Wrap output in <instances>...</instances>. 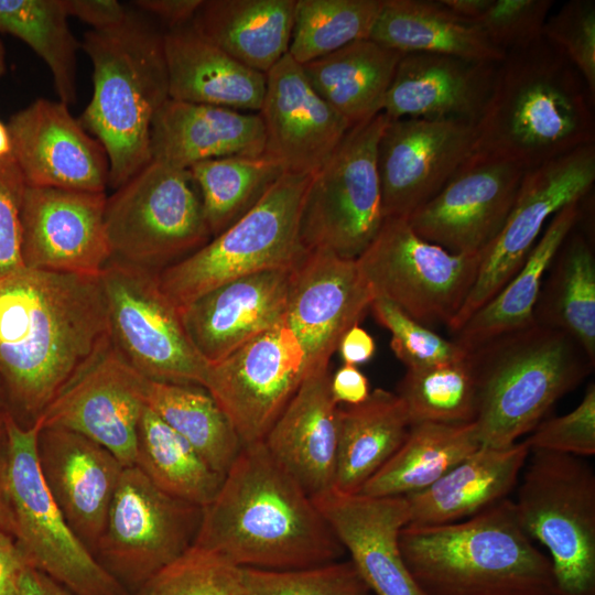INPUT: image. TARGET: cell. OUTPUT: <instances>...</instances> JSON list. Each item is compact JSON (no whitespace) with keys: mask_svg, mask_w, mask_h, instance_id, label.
<instances>
[{"mask_svg":"<svg viewBox=\"0 0 595 595\" xmlns=\"http://www.w3.org/2000/svg\"><path fill=\"white\" fill-rule=\"evenodd\" d=\"M594 101L575 67L541 36L497 65L470 154L529 170L594 144Z\"/></svg>","mask_w":595,"mask_h":595,"instance_id":"obj_3","label":"cell"},{"mask_svg":"<svg viewBox=\"0 0 595 595\" xmlns=\"http://www.w3.org/2000/svg\"><path fill=\"white\" fill-rule=\"evenodd\" d=\"M483 252L454 253L420 237L404 217H387L356 259L374 291L431 328H447L478 274Z\"/></svg>","mask_w":595,"mask_h":595,"instance_id":"obj_12","label":"cell"},{"mask_svg":"<svg viewBox=\"0 0 595 595\" xmlns=\"http://www.w3.org/2000/svg\"><path fill=\"white\" fill-rule=\"evenodd\" d=\"M498 64L407 53L397 65L382 112L390 120L420 118L476 123Z\"/></svg>","mask_w":595,"mask_h":595,"instance_id":"obj_27","label":"cell"},{"mask_svg":"<svg viewBox=\"0 0 595 595\" xmlns=\"http://www.w3.org/2000/svg\"><path fill=\"white\" fill-rule=\"evenodd\" d=\"M151 161L188 170L226 156L264 153L266 131L259 112L169 98L151 128Z\"/></svg>","mask_w":595,"mask_h":595,"instance_id":"obj_29","label":"cell"},{"mask_svg":"<svg viewBox=\"0 0 595 595\" xmlns=\"http://www.w3.org/2000/svg\"><path fill=\"white\" fill-rule=\"evenodd\" d=\"M99 279L111 344L121 357L147 379L203 387L208 364L162 290L159 271L110 259Z\"/></svg>","mask_w":595,"mask_h":595,"instance_id":"obj_13","label":"cell"},{"mask_svg":"<svg viewBox=\"0 0 595 595\" xmlns=\"http://www.w3.org/2000/svg\"><path fill=\"white\" fill-rule=\"evenodd\" d=\"M331 392L337 404L356 405L370 394V383L357 366L343 364L331 376Z\"/></svg>","mask_w":595,"mask_h":595,"instance_id":"obj_53","label":"cell"},{"mask_svg":"<svg viewBox=\"0 0 595 595\" xmlns=\"http://www.w3.org/2000/svg\"><path fill=\"white\" fill-rule=\"evenodd\" d=\"M291 271L240 277L180 307L187 336L208 365L285 322Z\"/></svg>","mask_w":595,"mask_h":595,"instance_id":"obj_26","label":"cell"},{"mask_svg":"<svg viewBox=\"0 0 595 595\" xmlns=\"http://www.w3.org/2000/svg\"><path fill=\"white\" fill-rule=\"evenodd\" d=\"M307 174L284 173L241 218L206 245L162 269V290L183 307L248 274L293 270L309 253L300 235Z\"/></svg>","mask_w":595,"mask_h":595,"instance_id":"obj_7","label":"cell"},{"mask_svg":"<svg viewBox=\"0 0 595 595\" xmlns=\"http://www.w3.org/2000/svg\"><path fill=\"white\" fill-rule=\"evenodd\" d=\"M7 125L28 186L105 192L107 153L66 104L39 98L13 113Z\"/></svg>","mask_w":595,"mask_h":595,"instance_id":"obj_22","label":"cell"},{"mask_svg":"<svg viewBox=\"0 0 595 595\" xmlns=\"http://www.w3.org/2000/svg\"><path fill=\"white\" fill-rule=\"evenodd\" d=\"M7 493L13 537L29 566L75 595H130L68 526L43 479L36 452L41 423L20 426L7 412Z\"/></svg>","mask_w":595,"mask_h":595,"instance_id":"obj_11","label":"cell"},{"mask_svg":"<svg viewBox=\"0 0 595 595\" xmlns=\"http://www.w3.org/2000/svg\"><path fill=\"white\" fill-rule=\"evenodd\" d=\"M526 443L480 446L431 486L404 496L407 526H439L467 519L508 498L529 457Z\"/></svg>","mask_w":595,"mask_h":595,"instance_id":"obj_31","label":"cell"},{"mask_svg":"<svg viewBox=\"0 0 595 595\" xmlns=\"http://www.w3.org/2000/svg\"><path fill=\"white\" fill-rule=\"evenodd\" d=\"M63 0H0V32L29 45L48 67L58 100H77L78 42Z\"/></svg>","mask_w":595,"mask_h":595,"instance_id":"obj_42","label":"cell"},{"mask_svg":"<svg viewBox=\"0 0 595 595\" xmlns=\"http://www.w3.org/2000/svg\"><path fill=\"white\" fill-rule=\"evenodd\" d=\"M369 39L402 54L447 55L489 64H499L506 56L477 25L440 0H383Z\"/></svg>","mask_w":595,"mask_h":595,"instance_id":"obj_33","label":"cell"},{"mask_svg":"<svg viewBox=\"0 0 595 595\" xmlns=\"http://www.w3.org/2000/svg\"><path fill=\"white\" fill-rule=\"evenodd\" d=\"M193 544L240 567L260 570L309 567L345 553L313 498L263 442L242 445L203 508Z\"/></svg>","mask_w":595,"mask_h":595,"instance_id":"obj_2","label":"cell"},{"mask_svg":"<svg viewBox=\"0 0 595 595\" xmlns=\"http://www.w3.org/2000/svg\"><path fill=\"white\" fill-rule=\"evenodd\" d=\"M574 228L548 269L533 320L570 335L595 361V257L587 237Z\"/></svg>","mask_w":595,"mask_h":595,"instance_id":"obj_38","label":"cell"},{"mask_svg":"<svg viewBox=\"0 0 595 595\" xmlns=\"http://www.w3.org/2000/svg\"><path fill=\"white\" fill-rule=\"evenodd\" d=\"M188 171L198 190L212 238L247 214L285 173L266 153L206 160Z\"/></svg>","mask_w":595,"mask_h":595,"instance_id":"obj_41","label":"cell"},{"mask_svg":"<svg viewBox=\"0 0 595 595\" xmlns=\"http://www.w3.org/2000/svg\"><path fill=\"white\" fill-rule=\"evenodd\" d=\"M306 376L303 347L284 322L208 365L203 387L248 445L263 441Z\"/></svg>","mask_w":595,"mask_h":595,"instance_id":"obj_16","label":"cell"},{"mask_svg":"<svg viewBox=\"0 0 595 595\" xmlns=\"http://www.w3.org/2000/svg\"><path fill=\"white\" fill-rule=\"evenodd\" d=\"M25 186L14 158L0 162V280L24 268L21 206Z\"/></svg>","mask_w":595,"mask_h":595,"instance_id":"obj_51","label":"cell"},{"mask_svg":"<svg viewBox=\"0 0 595 595\" xmlns=\"http://www.w3.org/2000/svg\"><path fill=\"white\" fill-rule=\"evenodd\" d=\"M7 69V62H6V50L4 45L0 40V78L4 75Z\"/></svg>","mask_w":595,"mask_h":595,"instance_id":"obj_60","label":"cell"},{"mask_svg":"<svg viewBox=\"0 0 595 595\" xmlns=\"http://www.w3.org/2000/svg\"><path fill=\"white\" fill-rule=\"evenodd\" d=\"M527 170L469 154L446 184L407 220L423 239L454 253H480L500 231Z\"/></svg>","mask_w":595,"mask_h":595,"instance_id":"obj_17","label":"cell"},{"mask_svg":"<svg viewBox=\"0 0 595 595\" xmlns=\"http://www.w3.org/2000/svg\"><path fill=\"white\" fill-rule=\"evenodd\" d=\"M383 0H296L288 54L300 65L369 39Z\"/></svg>","mask_w":595,"mask_h":595,"instance_id":"obj_43","label":"cell"},{"mask_svg":"<svg viewBox=\"0 0 595 595\" xmlns=\"http://www.w3.org/2000/svg\"><path fill=\"white\" fill-rule=\"evenodd\" d=\"M542 37L575 67L595 98V1L563 4L547 19Z\"/></svg>","mask_w":595,"mask_h":595,"instance_id":"obj_49","label":"cell"},{"mask_svg":"<svg viewBox=\"0 0 595 595\" xmlns=\"http://www.w3.org/2000/svg\"><path fill=\"white\" fill-rule=\"evenodd\" d=\"M396 393L412 424H462L476 418V386L467 356L458 361L407 369Z\"/></svg>","mask_w":595,"mask_h":595,"instance_id":"obj_44","label":"cell"},{"mask_svg":"<svg viewBox=\"0 0 595 595\" xmlns=\"http://www.w3.org/2000/svg\"><path fill=\"white\" fill-rule=\"evenodd\" d=\"M171 99L259 112L267 75L204 39L191 23L163 34Z\"/></svg>","mask_w":595,"mask_h":595,"instance_id":"obj_30","label":"cell"},{"mask_svg":"<svg viewBox=\"0 0 595 595\" xmlns=\"http://www.w3.org/2000/svg\"><path fill=\"white\" fill-rule=\"evenodd\" d=\"M402 55L363 39L302 67L315 91L353 127L382 111Z\"/></svg>","mask_w":595,"mask_h":595,"instance_id":"obj_36","label":"cell"},{"mask_svg":"<svg viewBox=\"0 0 595 595\" xmlns=\"http://www.w3.org/2000/svg\"><path fill=\"white\" fill-rule=\"evenodd\" d=\"M580 204L581 201L569 204L552 216L520 269L453 333L456 344L469 351L534 322L533 311L544 277L564 239L580 220Z\"/></svg>","mask_w":595,"mask_h":595,"instance_id":"obj_35","label":"cell"},{"mask_svg":"<svg viewBox=\"0 0 595 595\" xmlns=\"http://www.w3.org/2000/svg\"><path fill=\"white\" fill-rule=\"evenodd\" d=\"M13 156V145L8 125L0 120V162L10 160Z\"/></svg>","mask_w":595,"mask_h":595,"instance_id":"obj_59","label":"cell"},{"mask_svg":"<svg viewBox=\"0 0 595 595\" xmlns=\"http://www.w3.org/2000/svg\"><path fill=\"white\" fill-rule=\"evenodd\" d=\"M242 569L245 595H375L350 560L292 570Z\"/></svg>","mask_w":595,"mask_h":595,"instance_id":"obj_47","label":"cell"},{"mask_svg":"<svg viewBox=\"0 0 595 595\" xmlns=\"http://www.w3.org/2000/svg\"><path fill=\"white\" fill-rule=\"evenodd\" d=\"M259 115L264 153L285 173L314 174L349 130V122L311 86L302 65L285 54L267 74Z\"/></svg>","mask_w":595,"mask_h":595,"instance_id":"obj_23","label":"cell"},{"mask_svg":"<svg viewBox=\"0 0 595 595\" xmlns=\"http://www.w3.org/2000/svg\"><path fill=\"white\" fill-rule=\"evenodd\" d=\"M388 120L381 111L350 127L311 175L300 223L309 251L357 259L379 231L385 216L377 150Z\"/></svg>","mask_w":595,"mask_h":595,"instance_id":"obj_10","label":"cell"},{"mask_svg":"<svg viewBox=\"0 0 595 595\" xmlns=\"http://www.w3.org/2000/svg\"><path fill=\"white\" fill-rule=\"evenodd\" d=\"M26 566L13 534L0 529V595H17L20 576Z\"/></svg>","mask_w":595,"mask_h":595,"instance_id":"obj_54","label":"cell"},{"mask_svg":"<svg viewBox=\"0 0 595 595\" xmlns=\"http://www.w3.org/2000/svg\"><path fill=\"white\" fill-rule=\"evenodd\" d=\"M513 501L548 549L559 595H595V474L582 457L531 451Z\"/></svg>","mask_w":595,"mask_h":595,"instance_id":"obj_8","label":"cell"},{"mask_svg":"<svg viewBox=\"0 0 595 595\" xmlns=\"http://www.w3.org/2000/svg\"><path fill=\"white\" fill-rule=\"evenodd\" d=\"M133 465L165 494L204 508L223 476L147 405L140 419Z\"/></svg>","mask_w":595,"mask_h":595,"instance_id":"obj_40","label":"cell"},{"mask_svg":"<svg viewBox=\"0 0 595 595\" xmlns=\"http://www.w3.org/2000/svg\"><path fill=\"white\" fill-rule=\"evenodd\" d=\"M105 192L25 186L21 206L24 268L99 277L111 259Z\"/></svg>","mask_w":595,"mask_h":595,"instance_id":"obj_18","label":"cell"},{"mask_svg":"<svg viewBox=\"0 0 595 595\" xmlns=\"http://www.w3.org/2000/svg\"><path fill=\"white\" fill-rule=\"evenodd\" d=\"M110 344L99 277L23 268L0 280V388L20 426H32Z\"/></svg>","mask_w":595,"mask_h":595,"instance_id":"obj_1","label":"cell"},{"mask_svg":"<svg viewBox=\"0 0 595 595\" xmlns=\"http://www.w3.org/2000/svg\"><path fill=\"white\" fill-rule=\"evenodd\" d=\"M474 126L459 120H388L377 150L385 218H407L446 184L470 154Z\"/></svg>","mask_w":595,"mask_h":595,"instance_id":"obj_19","label":"cell"},{"mask_svg":"<svg viewBox=\"0 0 595 595\" xmlns=\"http://www.w3.org/2000/svg\"><path fill=\"white\" fill-rule=\"evenodd\" d=\"M411 425L401 398L382 388L359 404L339 407L334 490L358 494L399 450Z\"/></svg>","mask_w":595,"mask_h":595,"instance_id":"obj_34","label":"cell"},{"mask_svg":"<svg viewBox=\"0 0 595 595\" xmlns=\"http://www.w3.org/2000/svg\"><path fill=\"white\" fill-rule=\"evenodd\" d=\"M399 543L424 595H559L509 498L461 521L405 526Z\"/></svg>","mask_w":595,"mask_h":595,"instance_id":"obj_4","label":"cell"},{"mask_svg":"<svg viewBox=\"0 0 595 595\" xmlns=\"http://www.w3.org/2000/svg\"><path fill=\"white\" fill-rule=\"evenodd\" d=\"M467 361L476 386L474 422L488 447L529 434L595 367L570 335L536 322L467 351Z\"/></svg>","mask_w":595,"mask_h":595,"instance_id":"obj_6","label":"cell"},{"mask_svg":"<svg viewBox=\"0 0 595 595\" xmlns=\"http://www.w3.org/2000/svg\"><path fill=\"white\" fill-rule=\"evenodd\" d=\"M202 510L159 489L134 465L126 466L94 556L130 595H138L194 543Z\"/></svg>","mask_w":595,"mask_h":595,"instance_id":"obj_14","label":"cell"},{"mask_svg":"<svg viewBox=\"0 0 595 595\" xmlns=\"http://www.w3.org/2000/svg\"><path fill=\"white\" fill-rule=\"evenodd\" d=\"M312 498L375 595H424L400 549L399 536L410 518L404 496L345 495L332 489Z\"/></svg>","mask_w":595,"mask_h":595,"instance_id":"obj_24","label":"cell"},{"mask_svg":"<svg viewBox=\"0 0 595 595\" xmlns=\"http://www.w3.org/2000/svg\"><path fill=\"white\" fill-rule=\"evenodd\" d=\"M0 411H4V403H3V397H2V392H1V388H0Z\"/></svg>","mask_w":595,"mask_h":595,"instance_id":"obj_61","label":"cell"},{"mask_svg":"<svg viewBox=\"0 0 595 595\" xmlns=\"http://www.w3.org/2000/svg\"><path fill=\"white\" fill-rule=\"evenodd\" d=\"M163 34L132 11L117 26L84 34L94 90L78 120L104 147L113 190L151 162L152 123L170 98Z\"/></svg>","mask_w":595,"mask_h":595,"instance_id":"obj_5","label":"cell"},{"mask_svg":"<svg viewBox=\"0 0 595 595\" xmlns=\"http://www.w3.org/2000/svg\"><path fill=\"white\" fill-rule=\"evenodd\" d=\"M17 595H75L47 574L26 566L22 572Z\"/></svg>","mask_w":595,"mask_h":595,"instance_id":"obj_57","label":"cell"},{"mask_svg":"<svg viewBox=\"0 0 595 595\" xmlns=\"http://www.w3.org/2000/svg\"><path fill=\"white\" fill-rule=\"evenodd\" d=\"M36 452L52 498L94 555L125 466L100 444L62 428H41Z\"/></svg>","mask_w":595,"mask_h":595,"instance_id":"obj_25","label":"cell"},{"mask_svg":"<svg viewBox=\"0 0 595 595\" xmlns=\"http://www.w3.org/2000/svg\"><path fill=\"white\" fill-rule=\"evenodd\" d=\"M147 380L110 344L51 402L39 419L41 428L76 432L110 451L125 467L131 466Z\"/></svg>","mask_w":595,"mask_h":595,"instance_id":"obj_20","label":"cell"},{"mask_svg":"<svg viewBox=\"0 0 595 595\" xmlns=\"http://www.w3.org/2000/svg\"><path fill=\"white\" fill-rule=\"evenodd\" d=\"M456 15L477 25L505 52L526 46L542 36L551 0H440Z\"/></svg>","mask_w":595,"mask_h":595,"instance_id":"obj_46","label":"cell"},{"mask_svg":"<svg viewBox=\"0 0 595 595\" xmlns=\"http://www.w3.org/2000/svg\"><path fill=\"white\" fill-rule=\"evenodd\" d=\"M9 458V441L4 412L0 411V529L13 534L11 512L7 493V469Z\"/></svg>","mask_w":595,"mask_h":595,"instance_id":"obj_58","label":"cell"},{"mask_svg":"<svg viewBox=\"0 0 595 595\" xmlns=\"http://www.w3.org/2000/svg\"><path fill=\"white\" fill-rule=\"evenodd\" d=\"M375 298L356 259L311 250L291 271L285 324L305 353L306 372L328 368L343 335Z\"/></svg>","mask_w":595,"mask_h":595,"instance_id":"obj_21","label":"cell"},{"mask_svg":"<svg viewBox=\"0 0 595 595\" xmlns=\"http://www.w3.org/2000/svg\"><path fill=\"white\" fill-rule=\"evenodd\" d=\"M105 225L111 259L159 272L212 239L190 171L158 161L107 197Z\"/></svg>","mask_w":595,"mask_h":595,"instance_id":"obj_9","label":"cell"},{"mask_svg":"<svg viewBox=\"0 0 595 595\" xmlns=\"http://www.w3.org/2000/svg\"><path fill=\"white\" fill-rule=\"evenodd\" d=\"M338 408L331 392L328 368L312 371L262 441L311 497L334 489Z\"/></svg>","mask_w":595,"mask_h":595,"instance_id":"obj_28","label":"cell"},{"mask_svg":"<svg viewBox=\"0 0 595 595\" xmlns=\"http://www.w3.org/2000/svg\"><path fill=\"white\" fill-rule=\"evenodd\" d=\"M529 451L574 455L595 454V386L592 382L571 412L541 421L523 441Z\"/></svg>","mask_w":595,"mask_h":595,"instance_id":"obj_50","label":"cell"},{"mask_svg":"<svg viewBox=\"0 0 595 595\" xmlns=\"http://www.w3.org/2000/svg\"><path fill=\"white\" fill-rule=\"evenodd\" d=\"M138 595H245L244 569L215 551L192 544Z\"/></svg>","mask_w":595,"mask_h":595,"instance_id":"obj_45","label":"cell"},{"mask_svg":"<svg viewBox=\"0 0 595 595\" xmlns=\"http://www.w3.org/2000/svg\"><path fill=\"white\" fill-rule=\"evenodd\" d=\"M594 182L595 144L524 172L513 205L500 231L483 251L476 281L448 327L452 334L520 269L552 216L582 201Z\"/></svg>","mask_w":595,"mask_h":595,"instance_id":"obj_15","label":"cell"},{"mask_svg":"<svg viewBox=\"0 0 595 595\" xmlns=\"http://www.w3.org/2000/svg\"><path fill=\"white\" fill-rule=\"evenodd\" d=\"M369 310L378 324L391 333V350L407 369L458 361L467 356L453 339L436 334L382 296H375Z\"/></svg>","mask_w":595,"mask_h":595,"instance_id":"obj_48","label":"cell"},{"mask_svg":"<svg viewBox=\"0 0 595 595\" xmlns=\"http://www.w3.org/2000/svg\"><path fill=\"white\" fill-rule=\"evenodd\" d=\"M482 446L475 422H418L402 445L358 494L407 496L431 486Z\"/></svg>","mask_w":595,"mask_h":595,"instance_id":"obj_37","label":"cell"},{"mask_svg":"<svg viewBox=\"0 0 595 595\" xmlns=\"http://www.w3.org/2000/svg\"><path fill=\"white\" fill-rule=\"evenodd\" d=\"M296 0H203L191 24L241 64L267 74L285 54Z\"/></svg>","mask_w":595,"mask_h":595,"instance_id":"obj_32","label":"cell"},{"mask_svg":"<svg viewBox=\"0 0 595 595\" xmlns=\"http://www.w3.org/2000/svg\"><path fill=\"white\" fill-rule=\"evenodd\" d=\"M337 351L343 364L357 366L369 361L376 353L374 337L359 324L350 327L340 338Z\"/></svg>","mask_w":595,"mask_h":595,"instance_id":"obj_56","label":"cell"},{"mask_svg":"<svg viewBox=\"0 0 595 595\" xmlns=\"http://www.w3.org/2000/svg\"><path fill=\"white\" fill-rule=\"evenodd\" d=\"M203 0H138L134 4L144 13L163 22L169 29L192 22Z\"/></svg>","mask_w":595,"mask_h":595,"instance_id":"obj_55","label":"cell"},{"mask_svg":"<svg viewBox=\"0 0 595 595\" xmlns=\"http://www.w3.org/2000/svg\"><path fill=\"white\" fill-rule=\"evenodd\" d=\"M68 17L90 25L91 30H107L119 25L129 10L116 0H63Z\"/></svg>","mask_w":595,"mask_h":595,"instance_id":"obj_52","label":"cell"},{"mask_svg":"<svg viewBox=\"0 0 595 595\" xmlns=\"http://www.w3.org/2000/svg\"><path fill=\"white\" fill-rule=\"evenodd\" d=\"M145 405L186 440L213 470L226 475L242 443L204 387L148 379Z\"/></svg>","mask_w":595,"mask_h":595,"instance_id":"obj_39","label":"cell"}]
</instances>
